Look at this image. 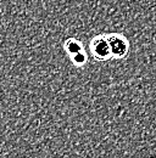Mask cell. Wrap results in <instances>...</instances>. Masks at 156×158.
Listing matches in <instances>:
<instances>
[{
	"mask_svg": "<svg viewBox=\"0 0 156 158\" xmlns=\"http://www.w3.org/2000/svg\"><path fill=\"white\" fill-rule=\"evenodd\" d=\"M90 52L93 57L97 61H109L112 59V52L110 48V43L106 37V34H99L95 35L90 40Z\"/></svg>",
	"mask_w": 156,
	"mask_h": 158,
	"instance_id": "6da1fadb",
	"label": "cell"
},
{
	"mask_svg": "<svg viewBox=\"0 0 156 158\" xmlns=\"http://www.w3.org/2000/svg\"><path fill=\"white\" fill-rule=\"evenodd\" d=\"M65 49L66 51L68 52V55L72 57L75 55H77L78 52H82L83 51V46H82V43L78 41L77 39H68L65 43Z\"/></svg>",
	"mask_w": 156,
	"mask_h": 158,
	"instance_id": "3957f363",
	"label": "cell"
},
{
	"mask_svg": "<svg viewBox=\"0 0 156 158\" xmlns=\"http://www.w3.org/2000/svg\"><path fill=\"white\" fill-rule=\"evenodd\" d=\"M71 59H72L73 63H75L76 66H83V64L87 62V55H85L84 51H82V52H78L77 55L72 56Z\"/></svg>",
	"mask_w": 156,
	"mask_h": 158,
	"instance_id": "277c9868",
	"label": "cell"
},
{
	"mask_svg": "<svg viewBox=\"0 0 156 158\" xmlns=\"http://www.w3.org/2000/svg\"><path fill=\"white\" fill-rule=\"evenodd\" d=\"M106 37L110 43L112 59H124L127 56V54L129 52V43H128L127 38L119 33H110V34H106Z\"/></svg>",
	"mask_w": 156,
	"mask_h": 158,
	"instance_id": "7a4b0ae2",
	"label": "cell"
}]
</instances>
